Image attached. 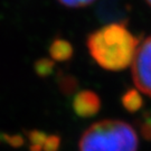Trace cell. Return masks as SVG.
<instances>
[{
    "label": "cell",
    "instance_id": "1",
    "mask_svg": "<svg viewBox=\"0 0 151 151\" xmlns=\"http://www.w3.org/2000/svg\"><path fill=\"white\" fill-rule=\"evenodd\" d=\"M139 44V38L121 24L105 25L91 32L86 39L93 60L102 68L113 72L132 64Z\"/></svg>",
    "mask_w": 151,
    "mask_h": 151
},
{
    "label": "cell",
    "instance_id": "2",
    "mask_svg": "<svg viewBox=\"0 0 151 151\" xmlns=\"http://www.w3.org/2000/svg\"><path fill=\"white\" fill-rule=\"evenodd\" d=\"M138 135L121 120H102L82 134L80 151H138Z\"/></svg>",
    "mask_w": 151,
    "mask_h": 151
},
{
    "label": "cell",
    "instance_id": "3",
    "mask_svg": "<svg viewBox=\"0 0 151 151\" xmlns=\"http://www.w3.org/2000/svg\"><path fill=\"white\" fill-rule=\"evenodd\" d=\"M132 77L139 91L151 96V36L137 48L132 62Z\"/></svg>",
    "mask_w": 151,
    "mask_h": 151
},
{
    "label": "cell",
    "instance_id": "4",
    "mask_svg": "<svg viewBox=\"0 0 151 151\" xmlns=\"http://www.w3.org/2000/svg\"><path fill=\"white\" fill-rule=\"evenodd\" d=\"M132 11L131 0H101L95 9L97 20L102 24H121L129 22Z\"/></svg>",
    "mask_w": 151,
    "mask_h": 151
},
{
    "label": "cell",
    "instance_id": "5",
    "mask_svg": "<svg viewBox=\"0 0 151 151\" xmlns=\"http://www.w3.org/2000/svg\"><path fill=\"white\" fill-rule=\"evenodd\" d=\"M72 109L78 118H93L101 110V99L95 92L83 90L74 95L72 100Z\"/></svg>",
    "mask_w": 151,
    "mask_h": 151
},
{
    "label": "cell",
    "instance_id": "6",
    "mask_svg": "<svg viewBox=\"0 0 151 151\" xmlns=\"http://www.w3.org/2000/svg\"><path fill=\"white\" fill-rule=\"evenodd\" d=\"M48 53L54 62H68L73 57L74 49L68 40L57 37L49 45Z\"/></svg>",
    "mask_w": 151,
    "mask_h": 151
},
{
    "label": "cell",
    "instance_id": "7",
    "mask_svg": "<svg viewBox=\"0 0 151 151\" xmlns=\"http://www.w3.org/2000/svg\"><path fill=\"white\" fill-rule=\"evenodd\" d=\"M121 103L123 105V108L130 112V113H135L143 106V99L141 96L138 90L131 88L124 93L121 97Z\"/></svg>",
    "mask_w": 151,
    "mask_h": 151
},
{
    "label": "cell",
    "instance_id": "8",
    "mask_svg": "<svg viewBox=\"0 0 151 151\" xmlns=\"http://www.w3.org/2000/svg\"><path fill=\"white\" fill-rule=\"evenodd\" d=\"M57 85L62 94L66 96L73 95L78 88V81L75 76L60 72L57 75Z\"/></svg>",
    "mask_w": 151,
    "mask_h": 151
},
{
    "label": "cell",
    "instance_id": "9",
    "mask_svg": "<svg viewBox=\"0 0 151 151\" xmlns=\"http://www.w3.org/2000/svg\"><path fill=\"white\" fill-rule=\"evenodd\" d=\"M55 70V62L52 58L42 57L35 60L34 63V70L36 75L40 78H47L50 75H53Z\"/></svg>",
    "mask_w": 151,
    "mask_h": 151
},
{
    "label": "cell",
    "instance_id": "10",
    "mask_svg": "<svg viewBox=\"0 0 151 151\" xmlns=\"http://www.w3.org/2000/svg\"><path fill=\"white\" fill-rule=\"evenodd\" d=\"M25 137L20 133H6L0 132V145L5 143L11 148H20L25 145Z\"/></svg>",
    "mask_w": 151,
    "mask_h": 151
},
{
    "label": "cell",
    "instance_id": "11",
    "mask_svg": "<svg viewBox=\"0 0 151 151\" xmlns=\"http://www.w3.org/2000/svg\"><path fill=\"white\" fill-rule=\"evenodd\" d=\"M26 137L29 142V145H35V146H44L45 141L47 139V134L37 129H32L26 131Z\"/></svg>",
    "mask_w": 151,
    "mask_h": 151
},
{
    "label": "cell",
    "instance_id": "12",
    "mask_svg": "<svg viewBox=\"0 0 151 151\" xmlns=\"http://www.w3.org/2000/svg\"><path fill=\"white\" fill-rule=\"evenodd\" d=\"M60 137L58 134H52L47 137L43 146L44 151H58L60 147Z\"/></svg>",
    "mask_w": 151,
    "mask_h": 151
},
{
    "label": "cell",
    "instance_id": "13",
    "mask_svg": "<svg viewBox=\"0 0 151 151\" xmlns=\"http://www.w3.org/2000/svg\"><path fill=\"white\" fill-rule=\"evenodd\" d=\"M140 132L143 139L151 141V115H146L140 123Z\"/></svg>",
    "mask_w": 151,
    "mask_h": 151
},
{
    "label": "cell",
    "instance_id": "14",
    "mask_svg": "<svg viewBox=\"0 0 151 151\" xmlns=\"http://www.w3.org/2000/svg\"><path fill=\"white\" fill-rule=\"evenodd\" d=\"M95 0H58L60 5L67 8H83L91 5Z\"/></svg>",
    "mask_w": 151,
    "mask_h": 151
},
{
    "label": "cell",
    "instance_id": "15",
    "mask_svg": "<svg viewBox=\"0 0 151 151\" xmlns=\"http://www.w3.org/2000/svg\"><path fill=\"white\" fill-rule=\"evenodd\" d=\"M29 151H44L42 146H35V145H29Z\"/></svg>",
    "mask_w": 151,
    "mask_h": 151
},
{
    "label": "cell",
    "instance_id": "16",
    "mask_svg": "<svg viewBox=\"0 0 151 151\" xmlns=\"http://www.w3.org/2000/svg\"><path fill=\"white\" fill-rule=\"evenodd\" d=\"M147 2H148V5L149 6H151V0H146Z\"/></svg>",
    "mask_w": 151,
    "mask_h": 151
}]
</instances>
